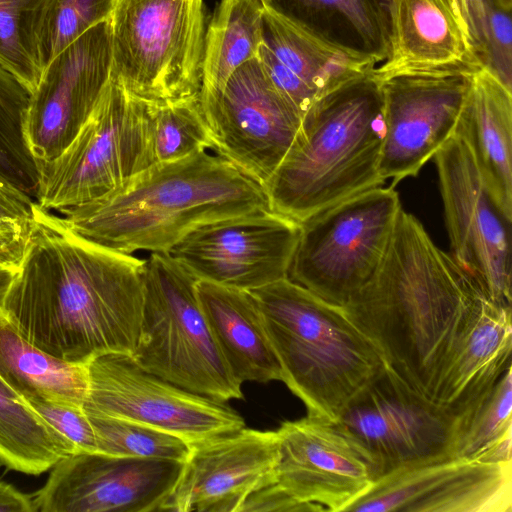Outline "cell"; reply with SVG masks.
I'll return each mask as SVG.
<instances>
[{
	"label": "cell",
	"mask_w": 512,
	"mask_h": 512,
	"mask_svg": "<svg viewBox=\"0 0 512 512\" xmlns=\"http://www.w3.org/2000/svg\"><path fill=\"white\" fill-rule=\"evenodd\" d=\"M0 512H36L32 496L0 480Z\"/></svg>",
	"instance_id": "41"
},
{
	"label": "cell",
	"mask_w": 512,
	"mask_h": 512,
	"mask_svg": "<svg viewBox=\"0 0 512 512\" xmlns=\"http://www.w3.org/2000/svg\"><path fill=\"white\" fill-rule=\"evenodd\" d=\"M36 201L0 179V263L18 269L31 237Z\"/></svg>",
	"instance_id": "36"
},
{
	"label": "cell",
	"mask_w": 512,
	"mask_h": 512,
	"mask_svg": "<svg viewBox=\"0 0 512 512\" xmlns=\"http://www.w3.org/2000/svg\"><path fill=\"white\" fill-rule=\"evenodd\" d=\"M73 454L74 446L0 377V464L39 475Z\"/></svg>",
	"instance_id": "28"
},
{
	"label": "cell",
	"mask_w": 512,
	"mask_h": 512,
	"mask_svg": "<svg viewBox=\"0 0 512 512\" xmlns=\"http://www.w3.org/2000/svg\"><path fill=\"white\" fill-rule=\"evenodd\" d=\"M201 310L234 377L267 383L281 381V366L249 291L198 280Z\"/></svg>",
	"instance_id": "23"
},
{
	"label": "cell",
	"mask_w": 512,
	"mask_h": 512,
	"mask_svg": "<svg viewBox=\"0 0 512 512\" xmlns=\"http://www.w3.org/2000/svg\"><path fill=\"white\" fill-rule=\"evenodd\" d=\"M53 0H0V64L33 93L42 76L41 40Z\"/></svg>",
	"instance_id": "32"
},
{
	"label": "cell",
	"mask_w": 512,
	"mask_h": 512,
	"mask_svg": "<svg viewBox=\"0 0 512 512\" xmlns=\"http://www.w3.org/2000/svg\"><path fill=\"white\" fill-rule=\"evenodd\" d=\"M454 132L468 143L493 197L512 220V90L483 66L473 75Z\"/></svg>",
	"instance_id": "22"
},
{
	"label": "cell",
	"mask_w": 512,
	"mask_h": 512,
	"mask_svg": "<svg viewBox=\"0 0 512 512\" xmlns=\"http://www.w3.org/2000/svg\"><path fill=\"white\" fill-rule=\"evenodd\" d=\"M154 106L130 95L110 77L69 146L39 166L37 204L63 212L108 194L154 165Z\"/></svg>",
	"instance_id": "8"
},
{
	"label": "cell",
	"mask_w": 512,
	"mask_h": 512,
	"mask_svg": "<svg viewBox=\"0 0 512 512\" xmlns=\"http://www.w3.org/2000/svg\"><path fill=\"white\" fill-rule=\"evenodd\" d=\"M486 300L420 221L401 209L379 266L342 307L385 365L434 401L445 366Z\"/></svg>",
	"instance_id": "2"
},
{
	"label": "cell",
	"mask_w": 512,
	"mask_h": 512,
	"mask_svg": "<svg viewBox=\"0 0 512 512\" xmlns=\"http://www.w3.org/2000/svg\"><path fill=\"white\" fill-rule=\"evenodd\" d=\"M301 225L256 211L198 226L168 252L198 280L251 291L288 278Z\"/></svg>",
	"instance_id": "15"
},
{
	"label": "cell",
	"mask_w": 512,
	"mask_h": 512,
	"mask_svg": "<svg viewBox=\"0 0 512 512\" xmlns=\"http://www.w3.org/2000/svg\"><path fill=\"white\" fill-rule=\"evenodd\" d=\"M211 151L267 184L290 148L302 116L279 92L258 57L216 92L199 93Z\"/></svg>",
	"instance_id": "14"
},
{
	"label": "cell",
	"mask_w": 512,
	"mask_h": 512,
	"mask_svg": "<svg viewBox=\"0 0 512 512\" xmlns=\"http://www.w3.org/2000/svg\"><path fill=\"white\" fill-rule=\"evenodd\" d=\"M504 8L512 9V0H496Z\"/></svg>",
	"instance_id": "44"
},
{
	"label": "cell",
	"mask_w": 512,
	"mask_h": 512,
	"mask_svg": "<svg viewBox=\"0 0 512 512\" xmlns=\"http://www.w3.org/2000/svg\"><path fill=\"white\" fill-rule=\"evenodd\" d=\"M87 415L96 434L98 453L184 462L190 452V445L176 435L121 418Z\"/></svg>",
	"instance_id": "34"
},
{
	"label": "cell",
	"mask_w": 512,
	"mask_h": 512,
	"mask_svg": "<svg viewBox=\"0 0 512 512\" xmlns=\"http://www.w3.org/2000/svg\"><path fill=\"white\" fill-rule=\"evenodd\" d=\"M469 60L479 62L461 24L443 0H393L388 56L374 69L376 76Z\"/></svg>",
	"instance_id": "24"
},
{
	"label": "cell",
	"mask_w": 512,
	"mask_h": 512,
	"mask_svg": "<svg viewBox=\"0 0 512 512\" xmlns=\"http://www.w3.org/2000/svg\"><path fill=\"white\" fill-rule=\"evenodd\" d=\"M511 308L486 300L445 366L437 403L458 413L511 366Z\"/></svg>",
	"instance_id": "25"
},
{
	"label": "cell",
	"mask_w": 512,
	"mask_h": 512,
	"mask_svg": "<svg viewBox=\"0 0 512 512\" xmlns=\"http://www.w3.org/2000/svg\"><path fill=\"white\" fill-rule=\"evenodd\" d=\"M276 431L240 428L190 445L160 512H239L253 492L277 483Z\"/></svg>",
	"instance_id": "20"
},
{
	"label": "cell",
	"mask_w": 512,
	"mask_h": 512,
	"mask_svg": "<svg viewBox=\"0 0 512 512\" xmlns=\"http://www.w3.org/2000/svg\"><path fill=\"white\" fill-rule=\"evenodd\" d=\"M466 35L472 54L485 67L488 54V13L496 0H443Z\"/></svg>",
	"instance_id": "39"
},
{
	"label": "cell",
	"mask_w": 512,
	"mask_h": 512,
	"mask_svg": "<svg viewBox=\"0 0 512 512\" xmlns=\"http://www.w3.org/2000/svg\"><path fill=\"white\" fill-rule=\"evenodd\" d=\"M87 414L134 421L189 445L245 427L225 402L179 387L141 368L132 356L98 355L87 362Z\"/></svg>",
	"instance_id": "13"
},
{
	"label": "cell",
	"mask_w": 512,
	"mask_h": 512,
	"mask_svg": "<svg viewBox=\"0 0 512 512\" xmlns=\"http://www.w3.org/2000/svg\"><path fill=\"white\" fill-rule=\"evenodd\" d=\"M384 134L374 70L324 94L303 114L290 148L264 187L270 209L302 223L382 186Z\"/></svg>",
	"instance_id": "4"
},
{
	"label": "cell",
	"mask_w": 512,
	"mask_h": 512,
	"mask_svg": "<svg viewBox=\"0 0 512 512\" xmlns=\"http://www.w3.org/2000/svg\"><path fill=\"white\" fill-rule=\"evenodd\" d=\"M281 366L307 414L337 422L385 368L371 341L342 306L284 278L249 291Z\"/></svg>",
	"instance_id": "5"
},
{
	"label": "cell",
	"mask_w": 512,
	"mask_h": 512,
	"mask_svg": "<svg viewBox=\"0 0 512 512\" xmlns=\"http://www.w3.org/2000/svg\"><path fill=\"white\" fill-rule=\"evenodd\" d=\"M249 511L304 512L326 511V509L318 504L300 502L290 496L278 483H274L248 496L239 512Z\"/></svg>",
	"instance_id": "40"
},
{
	"label": "cell",
	"mask_w": 512,
	"mask_h": 512,
	"mask_svg": "<svg viewBox=\"0 0 512 512\" xmlns=\"http://www.w3.org/2000/svg\"><path fill=\"white\" fill-rule=\"evenodd\" d=\"M451 256L493 304L511 308V219L500 208L465 139L454 132L432 157Z\"/></svg>",
	"instance_id": "11"
},
{
	"label": "cell",
	"mask_w": 512,
	"mask_h": 512,
	"mask_svg": "<svg viewBox=\"0 0 512 512\" xmlns=\"http://www.w3.org/2000/svg\"><path fill=\"white\" fill-rule=\"evenodd\" d=\"M31 90L0 64V179L36 201L40 169L26 137Z\"/></svg>",
	"instance_id": "31"
},
{
	"label": "cell",
	"mask_w": 512,
	"mask_h": 512,
	"mask_svg": "<svg viewBox=\"0 0 512 512\" xmlns=\"http://www.w3.org/2000/svg\"><path fill=\"white\" fill-rule=\"evenodd\" d=\"M52 425L78 453H98L97 439L83 406L48 399L25 400Z\"/></svg>",
	"instance_id": "37"
},
{
	"label": "cell",
	"mask_w": 512,
	"mask_h": 512,
	"mask_svg": "<svg viewBox=\"0 0 512 512\" xmlns=\"http://www.w3.org/2000/svg\"><path fill=\"white\" fill-rule=\"evenodd\" d=\"M257 57L301 116L324 94L378 66L375 59L329 43L266 9Z\"/></svg>",
	"instance_id": "21"
},
{
	"label": "cell",
	"mask_w": 512,
	"mask_h": 512,
	"mask_svg": "<svg viewBox=\"0 0 512 512\" xmlns=\"http://www.w3.org/2000/svg\"><path fill=\"white\" fill-rule=\"evenodd\" d=\"M17 270L0 263V311L4 310L6 298L16 277Z\"/></svg>",
	"instance_id": "42"
},
{
	"label": "cell",
	"mask_w": 512,
	"mask_h": 512,
	"mask_svg": "<svg viewBox=\"0 0 512 512\" xmlns=\"http://www.w3.org/2000/svg\"><path fill=\"white\" fill-rule=\"evenodd\" d=\"M264 10L260 0H221L205 33L199 93L219 91L238 67L257 57Z\"/></svg>",
	"instance_id": "29"
},
{
	"label": "cell",
	"mask_w": 512,
	"mask_h": 512,
	"mask_svg": "<svg viewBox=\"0 0 512 512\" xmlns=\"http://www.w3.org/2000/svg\"><path fill=\"white\" fill-rule=\"evenodd\" d=\"M117 0H53L41 40L43 67L95 25L110 20Z\"/></svg>",
	"instance_id": "35"
},
{
	"label": "cell",
	"mask_w": 512,
	"mask_h": 512,
	"mask_svg": "<svg viewBox=\"0 0 512 512\" xmlns=\"http://www.w3.org/2000/svg\"><path fill=\"white\" fill-rule=\"evenodd\" d=\"M454 420L448 408L414 391L386 366L337 423L367 456L376 481L452 457Z\"/></svg>",
	"instance_id": "12"
},
{
	"label": "cell",
	"mask_w": 512,
	"mask_h": 512,
	"mask_svg": "<svg viewBox=\"0 0 512 512\" xmlns=\"http://www.w3.org/2000/svg\"><path fill=\"white\" fill-rule=\"evenodd\" d=\"M511 10L494 1L488 13V54L485 68L512 90Z\"/></svg>",
	"instance_id": "38"
},
{
	"label": "cell",
	"mask_w": 512,
	"mask_h": 512,
	"mask_svg": "<svg viewBox=\"0 0 512 512\" xmlns=\"http://www.w3.org/2000/svg\"><path fill=\"white\" fill-rule=\"evenodd\" d=\"M276 434L277 483L300 502L347 511L375 482L367 456L337 422L307 414Z\"/></svg>",
	"instance_id": "18"
},
{
	"label": "cell",
	"mask_w": 512,
	"mask_h": 512,
	"mask_svg": "<svg viewBox=\"0 0 512 512\" xmlns=\"http://www.w3.org/2000/svg\"><path fill=\"white\" fill-rule=\"evenodd\" d=\"M152 146L156 163L182 159L212 148L199 94L154 106Z\"/></svg>",
	"instance_id": "33"
},
{
	"label": "cell",
	"mask_w": 512,
	"mask_h": 512,
	"mask_svg": "<svg viewBox=\"0 0 512 512\" xmlns=\"http://www.w3.org/2000/svg\"><path fill=\"white\" fill-rule=\"evenodd\" d=\"M183 462L78 453L60 459L33 496L36 512H160Z\"/></svg>",
	"instance_id": "16"
},
{
	"label": "cell",
	"mask_w": 512,
	"mask_h": 512,
	"mask_svg": "<svg viewBox=\"0 0 512 512\" xmlns=\"http://www.w3.org/2000/svg\"><path fill=\"white\" fill-rule=\"evenodd\" d=\"M110 20L61 51L33 91L26 137L39 166L57 158L87 121L111 76Z\"/></svg>",
	"instance_id": "17"
},
{
	"label": "cell",
	"mask_w": 512,
	"mask_h": 512,
	"mask_svg": "<svg viewBox=\"0 0 512 512\" xmlns=\"http://www.w3.org/2000/svg\"><path fill=\"white\" fill-rule=\"evenodd\" d=\"M512 463L450 457L377 479L355 512H511Z\"/></svg>",
	"instance_id": "19"
},
{
	"label": "cell",
	"mask_w": 512,
	"mask_h": 512,
	"mask_svg": "<svg viewBox=\"0 0 512 512\" xmlns=\"http://www.w3.org/2000/svg\"><path fill=\"white\" fill-rule=\"evenodd\" d=\"M481 67L469 60L375 75L385 125L380 160L384 181L392 179L394 186L416 176L450 138Z\"/></svg>",
	"instance_id": "10"
},
{
	"label": "cell",
	"mask_w": 512,
	"mask_h": 512,
	"mask_svg": "<svg viewBox=\"0 0 512 512\" xmlns=\"http://www.w3.org/2000/svg\"><path fill=\"white\" fill-rule=\"evenodd\" d=\"M378 8L381 10L383 15L385 16L388 25H389V13L392 6L393 0H373Z\"/></svg>",
	"instance_id": "43"
},
{
	"label": "cell",
	"mask_w": 512,
	"mask_h": 512,
	"mask_svg": "<svg viewBox=\"0 0 512 512\" xmlns=\"http://www.w3.org/2000/svg\"><path fill=\"white\" fill-rule=\"evenodd\" d=\"M198 279L167 253H149L143 270L141 332L132 355L144 370L219 401L241 399L201 310Z\"/></svg>",
	"instance_id": "6"
},
{
	"label": "cell",
	"mask_w": 512,
	"mask_h": 512,
	"mask_svg": "<svg viewBox=\"0 0 512 512\" xmlns=\"http://www.w3.org/2000/svg\"><path fill=\"white\" fill-rule=\"evenodd\" d=\"M144 263L81 238L36 202L4 311L27 341L62 361L132 356L141 332Z\"/></svg>",
	"instance_id": "1"
},
{
	"label": "cell",
	"mask_w": 512,
	"mask_h": 512,
	"mask_svg": "<svg viewBox=\"0 0 512 512\" xmlns=\"http://www.w3.org/2000/svg\"><path fill=\"white\" fill-rule=\"evenodd\" d=\"M287 22L348 51L375 59L388 56L389 25L373 0H260Z\"/></svg>",
	"instance_id": "26"
},
{
	"label": "cell",
	"mask_w": 512,
	"mask_h": 512,
	"mask_svg": "<svg viewBox=\"0 0 512 512\" xmlns=\"http://www.w3.org/2000/svg\"><path fill=\"white\" fill-rule=\"evenodd\" d=\"M401 209L393 186H380L306 219L288 279L343 306L382 261Z\"/></svg>",
	"instance_id": "9"
},
{
	"label": "cell",
	"mask_w": 512,
	"mask_h": 512,
	"mask_svg": "<svg viewBox=\"0 0 512 512\" xmlns=\"http://www.w3.org/2000/svg\"><path fill=\"white\" fill-rule=\"evenodd\" d=\"M454 416L452 457L511 462L512 367Z\"/></svg>",
	"instance_id": "30"
},
{
	"label": "cell",
	"mask_w": 512,
	"mask_h": 512,
	"mask_svg": "<svg viewBox=\"0 0 512 512\" xmlns=\"http://www.w3.org/2000/svg\"><path fill=\"white\" fill-rule=\"evenodd\" d=\"M269 209L259 182L204 149L156 163L108 194L61 213L81 238L135 254L167 253L200 225Z\"/></svg>",
	"instance_id": "3"
},
{
	"label": "cell",
	"mask_w": 512,
	"mask_h": 512,
	"mask_svg": "<svg viewBox=\"0 0 512 512\" xmlns=\"http://www.w3.org/2000/svg\"><path fill=\"white\" fill-rule=\"evenodd\" d=\"M0 377L24 400L83 406L88 393L87 363L62 361L34 346L4 310L0 311Z\"/></svg>",
	"instance_id": "27"
},
{
	"label": "cell",
	"mask_w": 512,
	"mask_h": 512,
	"mask_svg": "<svg viewBox=\"0 0 512 512\" xmlns=\"http://www.w3.org/2000/svg\"><path fill=\"white\" fill-rule=\"evenodd\" d=\"M110 25V77L127 93L155 105L199 94L203 0H117Z\"/></svg>",
	"instance_id": "7"
}]
</instances>
